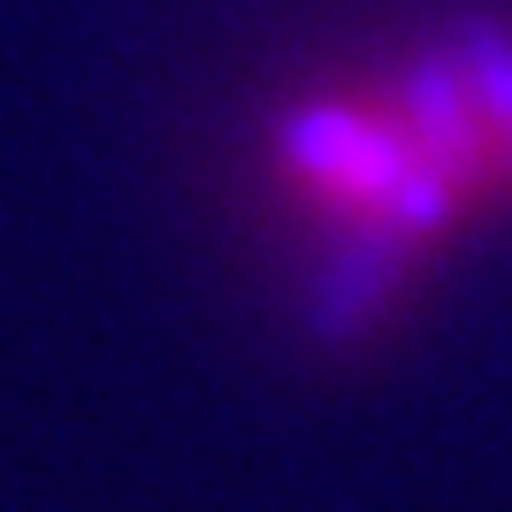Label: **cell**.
<instances>
[{"label":"cell","mask_w":512,"mask_h":512,"mask_svg":"<svg viewBox=\"0 0 512 512\" xmlns=\"http://www.w3.org/2000/svg\"><path fill=\"white\" fill-rule=\"evenodd\" d=\"M276 169L344 291L398 283L459 230L512 214V31H459L299 100Z\"/></svg>","instance_id":"obj_1"}]
</instances>
